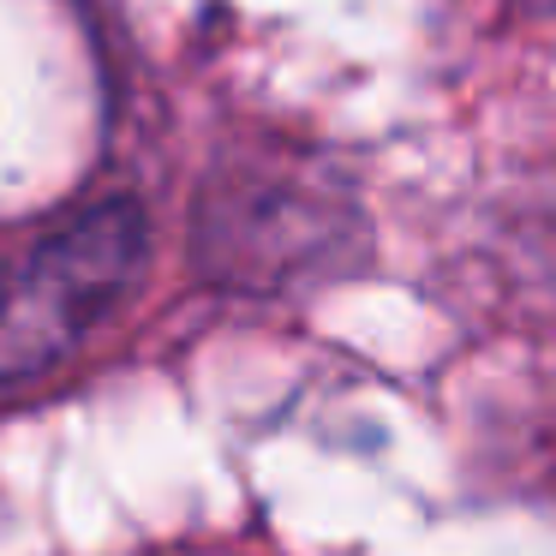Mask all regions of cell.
Listing matches in <instances>:
<instances>
[{"label": "cell", "instance_id": "obj_1", "mask_svg": "<svg viewBox=\"0 0 556 556\" xmlns=\"http://www.w3.org/2000/svg\"><path fill=\"white\" fill-rule=\"evenodd\" d=\"M150 222L132 198L73 216L0 276V389L61 371L144 281Z\"/></svg>", "mask_w": 556, "mask_h": 556}, {"label": "cell", "instance_id": "obj_2", "mask_svg": "<svg viewBox=\"0 0 556 556\" xmlns=\"http://www.w3.org/2000/svg\"><path fill=\"white\" fill-rule=\"evenodd\" d=\"M348 228L353 216L336 192L300 180L293 168H245L228 186H210L198 252L210 276L228 288H288L336 264Z\"/></svg>", "mask_w": 556, "mask_h": 556}, {"label": "cell", "instance_id": "obj_3", "mask_svg": "<svg viewBox=\"0 0 556 556\" xmlns=\"http://www.w3.org/2000/svg\"><path fill=\"white\" fill-rule=\"evenodd\" d=\"M539 7H544V13H556V0H539Z\"/></svg>", "mask_w": 556, "mask_h": 556}]
</instances>
